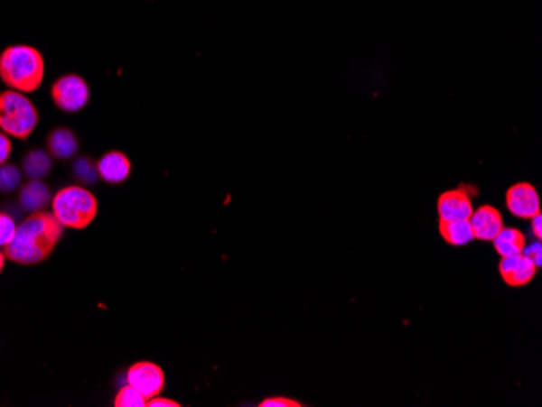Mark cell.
<instances>
[{
	"label": "cell",
	"instance_id": "1",
	"mask_svg": "<svg viewBox=\"0 0 542 407\" xmlns=\"http://www.w3.org/2000/svg\"><path fill=\"white\" fill-rule=\"evenodd\" d=\"M64 236V226L59 223L52 211H36L16 226L15 236L5 247V256L18 264H42L52 255L57 244Z\"/></svg>",
	"mask_w": 542,
	"mask_h": 407
},
{
	"label": "cell",
	"instance_id": "2",
	"mask_svg": "<svg viewBox=\"0 0 542 407\" xmlns=\"http://www.w3.org/2000/svg\"><path fill=\"white\" fill-rule=\"evenodd\" d=\"M44 59L36 48L16 44L0 54V80L8 89L18 93H34L44 80Z\"/></svg>",
	"mask_w": 542,
	"mask_h": 407
},
{
	"label": "cell",
	"instance_id": "3",
	"mask_svg": "<svg viewBox=\"0 0 542 407\" xmlns=\"http://www.w3.org/2000/svg\"><path fill=\"white\" fill-rule=\"evenodd\" d=\"M52 215L69 229H85L95 221L98 200L83 185H69L52 197Z\"/></svg>",
	"mask_w": 542,
	"mask_h": 407
},
{
	"label": "cell",
	"instance_id": "4",
	"mask_svg": "<svg viewBox=\"0 0 542 407\" xmlns=\"http://www.w3.org/2000/svg\"><path fill=\"white\" fill-rule=\"evenodd\" d=\"M40 124V112L23 93H0V130L18 140H28Z\"/></svg>",
	"mask_w": 542,
	"mask_h": 407
},
{
	"label": "cell",
	"instance_id": "5",
	"mask_svg": "<svg viewBox=\"0 0 542 407\" xmlns=\"http://www.w3.org/2000/svg\"><path fill=\"white\" fill-rule=\"evenodd\" d=\"M51 97L61 111L79 112L89 104V87L80 75H64L51 88Z\"/></svg>",
	"mask_w": 542,
	"mask_h": 407
},
{
	"label": "cell",
	"instance_id": "6",
	"mask_svg": "<svg viewBox=\"0 0 542 407\" xmlns=\"http://www.w3.org/2000/svg\"><path fill=\"white\" fill-rule=\"evenodd\" d=\"M127 384L134 386L140 394H144L146 400H152L163 392L166 376L158 364L144 360L128 368Z\"/></svg>",
	"mask_w": 542,
	"mask_h": 407
},
{
	"label": "cell",
	"instance_id": "7",
	"mask_svg": "<svg viewBox=\"0 0 542 407\" xmlns=\"http://www.w3.org/2000/svg\"><path fill=\"white\" fill-rule=\"evenodd\" d=\"M505 203L511 215L521 217V219H531L541 213L539 205V195L533 184L519 182L511 185L505 195Z\"/></svg>",
	"mask_w": 542,
	"mask_h": 407
},
{
	"label": "cell",
	"instance_id": "8",
	"mask_svg": "<svg viewBox=\"0 0 542 407\" xmlns=\"http://www.w3.org/2000/svg\"><path fill=\"white\" fill-rule=\"evenodd\" d=\"M437 211H439L440 219H444V221L470 219V216L474 211L470 187L463 185L456 190L442 193L437 200Z\"/></svg>",
	"mask_w": 542,
	"mask_h": 407
},
{
	"label": "cell",
	"instance_id": "9",
	"mask_svg": "<svg viewBox=\"0 0 542 407\" xmlns=\"http://www.w3.org/2000/svg\"><path fill=\"white\" fill-rule=\"evenodd\" d=\"M499 273L503 282L510 288H523L535 280L537 266L528 256L519 255L505 256L499 264Z\"/></svg>",
	"mask_w": 542,
	"mask_h": 407
},
{
	"label": "cell",
	"instance_id": "10",
	"mask_svg": "<svg viewBox=\"0 0 542 407\" xmlns=\"http://www.w3.org/2000/svg\"><path fill=\"white\" fill-rule=\"evenodd\" d=\"M468 221H470L471 229L474 234V239L484 240V242H492L495 236L502 231L503 227V217L500 211L491 205H484V207L474 209Z\"/></svg>",
	"mask_w": 542,
	"mask_h": 407
},
{
	"label": "cell",
	"instance_id": "11",
	"mask_svg": "<svg viewBox=\"0 0 542 407\" xmlns=\"http://www.w3.org/2000/svg\"><path fill=\"white\" fill-rule=\"evenodd\" d=\"M96 164H98L99 179H103L107 184H122L132 174V162L126 153H106Z\"/></svg>",
	"mask_w": 542,
	"mask_h": 407
},
{
	"label": "cell",
	"instance_id": "12",
	"mask_svg": "<svg viewBox=\"0 0 542 407\" xmlns=\"http://www.w3.org/2000/svg\"><path fill=\"white\" fill-rule=\"evenodd\" d=\"M46 144L49 154L56 160H70L79 153V138L70 128L52 130L48 135Z\"/></svg>",
	"mask_w": 542,
	"mask_h": 407
},
{
	"label": "cell",
	"instance_id": "13",
	"mask_svg": "<svg viewBox=\"0 0 542 407\" xmlns=\"http://www.w3.org/2000/svg\"><path fill=\"white\" fill-rule=\"evenodd\" d=\"M20 205L24 211L36 213L44 208L48 207L51 201V192H49L48 185L41 180H30L28 184H24L18 195Z\"/></svg>",
	"mask_w": 542,
	"mask_h": 407
},
{
	"label": "cell",
	"instance_id": "14",
	"mask_svg": "<svg viewBox=\"0 0 542 407\" xmlns=\"http://www.w3.org/2000/svg\"><path fill=\"white\" fill-rule=\"evenodd\" d=\"M492 242H494L495 252L502 258L519 255L527 247V239H525L523 232L515 227H505V226H503L502 231L495 236Z\"/></svg>",
	"mask_w": 542,
	"mask_h": 407
},
{
	"label": "cell",
	"instance_id": "15",
	"mask_svg": "<svg viewBox=\"0 0 542 407\" xmlns=\"http://www.w3.org/2000/svg\"><path fill=\"white\" fill-rule=\"evenodd\" d=\"M439 232L442 239L445 240L448 245H453V247L468 245L474 240V234H472L468 219H463V221H444V219H440Z\"/></svg>",
	"mask_w": 542,
	"mask_h": 407
},
{
	"label": "cell",
	"instance_id": "16",
	"mask_svg": "<svg viewBox=\"0 0 542 407\" xmlns=\"http://www.w3.org/2000/svg\"><path fill=\"white\" fill-rule=\"evenodd\" d=\"M52 171V156L42 150H32L23 158V172L32 180H41Z\"/></svg>",
	"mask_w": 542,
	"mask_h": 407
},
{
	"label": "cell",
	"instance_id": "17",
	"mask_svg": "<svg viewBox=\"0 0 542 407\" xmlns=\"http://www.w3.org/2000/svg\"><path fill=\"white\" fill-rule=\"evenodd\" d=\"M73 179L79 182V185H95L99 180V172H98V164L89 156H80L73 161L72 164Z\"/></svg>",
	"mask_w": 542,
	"mask_h": 407
},
{
	"label": "cell",
	"instance_id": "18",
	"mask_svg": "<svg viewBox=\"0 0 542 407\" xmlns=\"http://www.w3.org/2000/svg\"><path fill=\"white\" fill-rule=\"evenodd\" d=\"M22 184V171L12 164H0V192H14Z\"/></svg>",
	"mask_w": 542,
	"mask_h": 407
},
{
	"label": "cell",
	"instance_id": "19",
	"mask_svg": "<svg viewBox=\"0 0 542 407\" xmlns=\"http://www.w3.org/2000/svg\"><path fill=\"white\" fill-rule=\"evenodd\" d=\"M146 398L144 394L136 392L134 386H127L120 388L116 400H114V406L116 407H146Z\"/></svg>",
	"mask_w": 542,
	"mask_h": 407
},
{
	"label": "cell",
	"instance_id": "20",
	"mask_svg": "<svg viewBox=\"0 0 542 407\" xmlns=\"http://www.w3.org/2000/svg\"><path fill=\"white\" fill-rule=\"evenodd\" d=\"M16 232L15 219L12 216L0 211V248L7 247Z\"/></svg>",
	"mask_w": 542,
	"mask_h": 407
},
{
	"label": "cell",
	"instance_id": "21",
	"mask_svg": "<svg viewBox=\"0 0 542 407\" xmlns=\"http://www.w3.org/2000/svg\"><path fill=\"white\" fill-rule=\"evenodd\" d=\"M260 407H301L303 404L297 402L294 400H289V398H283V396H275V398H266L262 401Z\"/></svg>",
	"mask_w": 542,
	"mask_h": 407
},
{
	"label": "cell",
	"instance_id": "22",
	"mask_svg": "<svg viewBox=\"0 0 542 407\" xmlns=\"http://www.w3.org/2000/svg\"><path fill=\"white\" fill-rule=\"evenodd\" d=\"M523 255L528 256V258H529V260H531V262H533V264H535L536 266H537V268H541V264H542L541 242H539V240H537V242H535V244H531V245H528V247H525V250H523Z\"/></svg>",
	"mask_w": 542,
	"mask_h": 407
},
{
	"label": "cell",
	"instance_id": "23",
	"mask_svg": "<svg viewBox=\"0 0 542 407\" xmlns=\"http://www.w3.org/2000/svg\"><path fill=\"white\" fill-rule=\"evenodd\" d=\"M10 153H12L10 136L0 130V164L7 162L8 158H10Z\"/></svg>",
	"mask_w": 542,
	"mask_h": 407
},
{
	"label": "cell",
	"instance_id": "24",
	"mask_svg": "<svg viewBox=\"0 0 542 407\" xmlns=\"http://www.w3.org/2000/svg\"><path fill=\"white\" fill-rule=\"evenodd\" d=\"M146 406L148 407H181L179 402L176 401L168 400V398H161L160 394L154 396L152 400L146 401Z\"/></svg>",
	"mask_w": 542,
	"mask_h": 407
},
{
	"label": "cell",
	"instance_id": "25",
	"mask_svg": "<svg viewBox=\"0 0 542 407\" xmlns=\"http://www.w3.org/2000/svg\"><path fill=\"white\" fill-rule=\"evenodd\" d=\"M531 231L535 234L537 239L542 237V217L541 213L536 215L535 217H531Z\"/></svg>",
	"mask_w": 542,
	"mask_h": 407
},
{
	"label": "cell",
	"instance_id": "26",
	"mask_svg": "<svg viewBox=\"0 0 542 407\" xmlns=\"http://www.w3.org/2000/svg\"><path fill=\"white\" fill-rule=\"evenodd\" d=\"M5 258H7V256H5V254H4L2 250H0V273H2V270H4V264H5Z\"/></svg>",
	"mask_w": 542,
	"mask_h": 407
}]
</instances>
